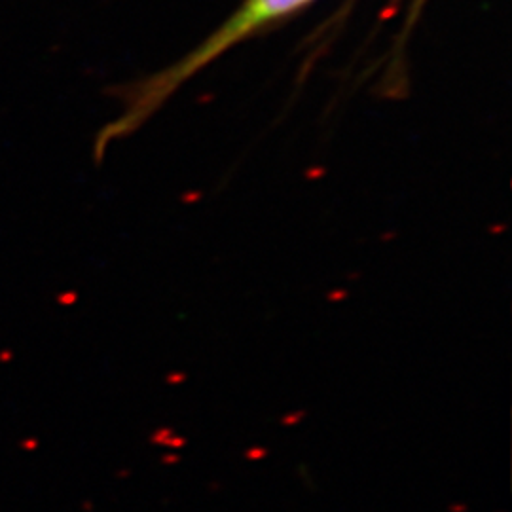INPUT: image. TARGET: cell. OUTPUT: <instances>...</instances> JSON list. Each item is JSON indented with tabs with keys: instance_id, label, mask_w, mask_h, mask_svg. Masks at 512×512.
<instances>
[{
	"instance_id": "cell-1",
	"label": "cell",
	"mask_w": 512,
	"mask_h": 512,
	"mask_svg": "<svg viewBox=\"0 0 512 512\" xmlns=\"http://www.w3.org/2000/svg\"><path fill=\"white\" fill-rule=\"evenodd\" d=\"M308 2L310 0H247L238 14L228 23H224L213 37L205 40L198 50L186 55L164 73L150 78L143 86L135 88V92L129 93L124 114L99 135L97 154H101V150H105L112 139L126 137L133 129L139 128L171 93L202 67L209 65L217 55L226 52L230 46H234L264 23L287 16Z\"/></svg>"
}]
</instances>
